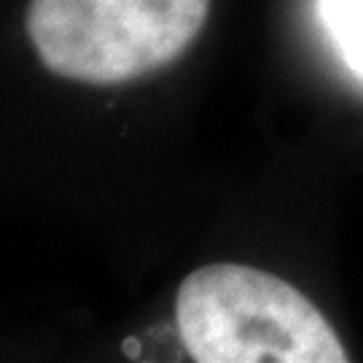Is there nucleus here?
<instances>
[{
	"label": "nucleus",
	"mask_w": 363,
	"mask_h": 363,
	"mask_svg": "<svg viewBox=\"0 0 363 363\" xmlns=\"http://www.w3.org/2000/svg\"><path fill=\"white\" fill-rule=\"evenodd\" d=\"M175 318L199 363H345L350 355L298 288L245 264H210L178 288Z\"/></svg>",
	"instance_id": "nucleus-1"
},
{
	"label": "nucleus",
	"mask_w": 363,
	"mask_h": 363,
	"mask_svg": "<svg viewBox=\"0 0 363 363\" xmlns=\"http://www.w3.org/2000/svg\"><path fill=\"white\" fill-rule=\"evenodd\" d=\"M210 13V0H30L27 35L54 76L124 84L181 57Z\"/></svg>",
	"instance_id": "nucleus-2"
},
{
	"label": "nucleus",
	"mask_w": 363,
	"mask_h": 363,
	"mask_svg": "<svg viewBox=\"0 0 363 363\" xmlns=\"http://www.w3.org/2000/svg\"><path fill=\"white\" fill-rule=\"evenodd\" d=\"M318 11L345 65L363 81V0H318Z\"/></svg>",
	"instance_id": "nucleus-3"
}]
</instances>
